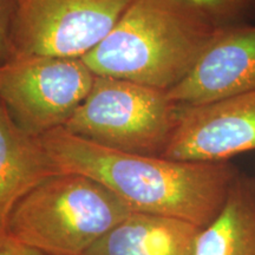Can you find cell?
Returning a JSON list of instances; mask_svg holds the SVG:
<instances>
[{
  "label": "cell",
  "instance_id": "6da1fadb",
  "mask_svg": "<svg viewBox=\"0 0 255 255\" xmlns=\"http://www.w3.org/2000/svg\"><path fill=\"white\" fill-rule=\"evenodd\" d=\"M39 138L60 173L94 178L133 213L178 219L200 228L219 214L240 173L231 161H177L115 150L64 128Z\"/></svg>",
  "mask_w": 255,
  "mask_h": 255
},
{
  "label": "cell",
  "instance_id": "7a4b0ae2",
  "mask_svg": "<svg viewBox=\"0 0 255 255\" xmlns=\"http://www.w3.org/2000/svg\"><path fill=\"white\" fill-rule=\"evenodd\" d=\"M216 31L184 0H132L82 59L96 76L169 91L189 73Z\"/></svg>",
  "mask_w": 255,
  "mask_h": 255
},
{
  "label": "cell",
  "instance_id": "3957f363",
  "mask_svg": "<svg viewBox=\"0 0 255 255\" xmlns=\"http://www.w3.org/2000/svg\"><path fill=\"white\" fill-rule=\"evenodd\" d=\"M132 213L94 178L59 173L19 201L6 231L43 255H83Z\"/></svg>",
  "mask_w": 255,
  "mask_h": 255
},
{
  "label": "cell",
  "instance_id": "277c9868",
  "mask_svg": "<svg viewBox=\"0 0 255 255\" xmlns=\"http://www.w3.org/2000/svg\"><path fill=\"white\" fill-rule=\"evenodd\" d=\"M178 111L167 91L96 76L88 97L63 128L115 150L161 156L176 127Z\"/></svg>",
  "mask_w": 255,
  "mask_h": 255
},
{
  "label": "cell",
  "instance_id": "5b68a950",
  "mask_svg": "<svg viewBox=\"0 0 255 255\" xmlns=\"http://www.w3.org/2000/svg\"><path fill=\"white\" fill-rule=\"evenodd\" d=\"M95 78L82 58L15 57L0 66V103L19 128L40 137L65 126Z\"/></svg>",
  "mask_w": 255,
  "mask_h": 255
},
{
  "label": "cell",
  "instance_id": "8992f818",
  "mask_svg": "<svg viewBox=\"0 0 255 255\" xmlns=\"http://www.w3.org/2000/svg\"><path fill=\"white\" fill-rule=\"evenodd\" d=\"M132 0H17L12 58H83L113 30Z\"/></svg>",
  "mask_w": 255,
  "mask_h": 255
},
{
  "label": "cell",
  "instance_id": "52a82bcc",
  "mask_svg": "<svg viewBox=\"0 0 255 255\" xmlns=\"http://www.w3.org/2000/svg\"><path fill=\"white\" fill-rule=\"evenodd\" d=\"M253 150L255 90L180 107L176 127L161 156L177 161L229 162Z\"/></svg>",
  "mask_w": 255,
  "mask_h": 255
},
{
  "label": "cell",
  "instance_id": "ba28073f",
  "mask_svg": "<svg viewBox=\"0 0 255 255\" xmlns=\"http://www.w3.org/2000/svg\"><path fill=\"white\" fill-rule=\"evenodd\" d=\"M255 90V24L218 28L195 65L167 91L180 107L210 103Z\"/></svg>",
  "mask_w": 255,
  "mask_h": 255
},
{
  "label": "cell",
  "instance_id": "9c48e42d",
  "mask_svg": "<svg viewBox=\"0 0 255 255\" xmlns=\"http://www.w3.org/2000/svg\"><path fill=\"white\" fill-rule=\"evenodd\" d=\"M59 173L39 137L19 128L0 103V231L28 191Z\"/></svg>",
  "mask_w": 255,
  "mask_h": 255
},
{
  "label": "cell",
  "instance_id": "30bf717a",
  "mask_svg": "<svg viewBox=\"0 0 255 255\" xmlns=\"http://www.w3.org/2000/svg\"><path fill=\"white\" fill-rule=\"evenodd\" d=\"M200 229L178 219L132 213L83 255H193Z\"/></svg>",
  "mask_w": 255,
  "mask_h": 255
},
{
  "label": "cell",
  "instance_id": "8fae6325",
  "mask_svg": "<svg viewBox=\"0 0 255 255\" xmlns=\"http://www.w3.org/2000/svg\"><path fill=\"white\" fill-rule=\"evenodd\" d=\"M193 255H255V176L239 173L219 214L200 229Z\"/></svg>",
  "mask_w": 255,
  "mask_h": 255
},
{
  "label": "cell",
  "instance_id": "7c38bea8",
  "mask_svg": "<svg viewBox=\"0 0 255 255\" xmlns=\"http://www.w3.org/2000/svg\"><path fill=\"white\" fill-rule=\"evenodd\" d=\"M202 12L218 28L251 24L255 20V0H184Z\"/></svg>",
  "mask_w": 255,
  "mask_h": 255
},
{
  "label": "cell",
  "instance_id": "4fadbf2b",
  "mask_svg": "<svg viewBox=\"0 0 255 255\" xmlns=\"http://www.w3.org/2000/svg\"><path fill=\"white\" fill-rule=\"evenodd\" d=\"M17 0H0V66L11 60L12 26Z\"/></svg>",
  "mask_w": 255,
  "mask_h": 255
},
{
  "label": "cell",
  "instance_id": "5bb4252c",
  "mask_svg": "<svg viewBox=\"0 0 255 255\" xmlns=\"http://www.w3.org/2000/svg\"><path fill=\"white\" fill-rule=\"evenodd\" d=\"M0 255H43L21 244L12 237L6 229L0 231Z\"/></svg>",
  "mask_w": 255,
  "mask_h": 255
}]
</instances>
